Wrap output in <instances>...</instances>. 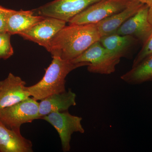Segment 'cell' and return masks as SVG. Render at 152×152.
Wrapping results in <instances>:
<instances>
[{"instance_id": "1", "label": "cell", "mask_w": 152, "mask_h": 152, "mask_svg": "<svg viewBox=\"0 0 152 152\" xmlns=\"http://www.w3.org/2000/svg\"><path fill=\"white\" fill-rule=\"evenodd\" d=\"M101 36L96 24L65 26L54 36L48 51L52 57L72 61L80 56Z\"/></svg>"}, {"instance_id": "2", "label": "cell", "mask_w": 152, "mask_h": 152, "mask_svg": "<svg viewBox=\"0 0 152 152\" xmlns=\"http://www.w3.org/2000/svg\"><path fill=\"white\" fill-rule=\"evenodd\" d=\"M53 58L42 80L36 84L27 87L30 96L36 100L66 91V78L68 74L77 68L89 65L87 63H74L59 57Z\"/></svg>"}, {"instance_id": "3", "label": "cell", "mask_w": 152, "mask_h": 152, "mask_svg": "<svg viewBox=\"0 0 152 152\" xmlns=\"http://www.w3.org/2000/svg\"><path fill=\"white\" fill-rule=\"evenodd\" d=\"M40 118L39 103L30 97L0 110V123L18 132H20L22 125Z\"/></svg>"}, {"instance_id": "4", "label": "cell", "mask_w": 152, "mask_h": 152, "mask_svg": "<svg viewBox=\"0 0 152 152\" xmlns=\"http://www.w3.org/2000/svg\"><path fill=\"white\" fill-rule=\"evenodd\" d=\"M120 60V58L105 48L99 41L71 62L88 63V70L90 72L107 75L115 71L116 66Z\"/></svg>"}, {"instance_id": "5", "label": "cell", "mask_w": 152, "mask_h": 152, "mask_svg": "<svg viewBox=\"0 0 152 152\" xmlns=\"http://www.w3.org/2000/svg\"><path fill=\"white\" fill-rule=\"evenodd\" d=\"M133 0H102L71 19L69 25L97 24L126 8Z\"/></svg>"}, {"instance_id": "6", "label": "cell", "mask_w": 152, "mask_h": 152, "mask_svg": "<svg viewBox=\"0 0 152 152\" xmlns=\"http://www.w3.org/2000/svg\"><path fill=\"white\" fill-rule=\"evenodd\" d=\"M41 119L48 122L56 130L61 139L63 151L64 152L70 151V142L73 134H83L85 132L81 124V117L71 115L68 111L51 113Z\"/></svg>"}, {"instance_id": "7", "label": "cell", "mask_w": 152, "mask_h": 152, "mask_svg": "<svg viewBox=\"0 0 152 152\" xmlns=\"http://www.w3.org/2000/svg\"><path fill=\"white\" fill-rule=\"evenodd\" d=\"M102 0H55L33 10L39 15L69 22L85 9Z\"/></svg>"}, {"instance_id": "8", "label": "cell", "mask_w": 152, "mask_h": 152, "mask_svg": "<svg viewBox=\"0 0 152 152\" xmlns=\"http://www.w3.org/2000/svg\"><path fill=\"white\" fill-rule=\"evenodd\" d=\"M66 22L53 17L45 16L28 30L20 34L24 39L32 41L48 50L54 36L65 26Z\"/></svg>"}, {"instance_id": "9", "label": "cell", "mask_w": 152, "mask_h": 152, "mask_svg": "<svg viewBox=\"0 0 152 152\" xmlns=\"http://www.w3.org/2000/svg\"><path fill=\"white\" fill-rule=\"evenodd\" d=\"M148 15V7L144 4L134 15L127 20L115 34L132 36L143 44L152 32V25L149 21Z\"/></svg>"}, {"instance_id": "10", "label": "cell", "mask_w": 152, "mask_h": 152, "mask_svg": "<svg viewBox=\"0 0 152 152\" xmlns=\"http://www.w3.org/2000/svg\"><path fill=\"white\" fill-rule=\"evenodd\" d=\"M0 91V110L13 105L31 96L26 83L18 76L10 73L2 81Z\"/></svg>"}, {"instance_id": "11", "label": "cell", "mask_w": 152, "mask_h": 152, "mask_svg": "<svg viewBox=\"0 0 152 152\" xmlns=\"http://www.w3.org/2000/svg\"><path fill=\"white\" fill-rule=\"evenodd\" d=\"M144 4L137 0H133L126 8L96 24L101 37L115 34L127 20L134 15Z\"/></svg>"}, {"instance_id": "12", "label": "cell", "mask_w": 152, "mask_h": 152, "mask_svg": "<svg viewBox=\"0 0 152 152\" xmlns=\"http://www.w3.org/2000/svg\"><path fill=\"white\" fill-rule=\"evenodd\" d=\"M76 95L69 89L68 91L54 94L43 99L39 103L40 119L55 112L68 111L72 106L76 105Z\"/></svg>"}, {"instance_id": "13", "label": "cell", "mask_w": 152, "mask_h": 152, "mask_svg": "<svg viewBox=\"0 0 152 152\" xmlns=\"http://www.w3.org/2000/svg\"><path fill=\"white\" fill-rule=\"evenodd\" d=\"M33 145L21 132L10 129L0 123V152H32Z\"/></svg>"}, {"instance_id": "14", "label": "cell", "mask_w": 152, "mask_h": 152, "mask_svg": "<svg viewBox=\"0 0 152 152\" xmlns=\"http://www.w3.org/2000/svg\"><path fill=\"white\" fill-rule=\"evenodd\" d=\"M34 11H15L9 12L7 21V31L10 34H18L28 30L43 19L44 16L34 15Z\"/></svg>"}, {"instance_id": "15", "label": "cell", "mask_w": 152, "mask_h": 152, "mask_svg": "<svg viewBox=\"0 0 152 152\" xmlns=\"http://www.w3.org/2000/svg\"><path fill=\"white\" fill-rule=\"evenodd\" d=\"M99 42L110 53L121 58L126 56L130 49L138 41L132 36L114 34L102 37Z\"/></svg>"}, {"instance_id": "16", "label": "cell", "mask_w": 152, "mask_h": 152, "mask_svg": "<svg viewBox=\"0 0 152 152\" xmlns=\"http://www.w3.org/2000/svg\"><path fill=\"white\" fill-rule=\"evenodd\" d=\"M121 78L125 83L133 85L152 81V56L132 67L121 76Z\"/></svg>"}, {"instance_id": "17", "label": "cell", "mask_w": 152, "mask_h": 152, "mask_svg": "<svg viewBox=\"0 0 152 152\" xmlns=\"http://www.w3.org/2000/svg\"><path fill=\"white\" fill-rule=\"evenodd\" d=\"M11 35L8 32L0 33V59H7L14 54L11 44Z\"/></svg>"}, {"instance_id": "18", "label": "cell", "mask_w": 152, "mask_h": 152, "mask_svg": "<svg viewBox=\"0 0 152 152\" xmlns=\"http://www.w3.org/2000/svg\"><path fill=\"white\" fill-rule=\"evenodd\" d=\"M152 56V32L149 37L143 44L141 50L133 61L132 67H134L148 57Z\"/></svg>"}, {"instance_id": "19", "label": "cell", "mask_w": 152, "mask_h": 152, "mask_svg": "<svg viewBox=\"0 0 152 152\" xmlns=\"http://www.w3.org/2000/svg\"><path fill=\"white\" fill-rule=\"evenodd\" d=\"M11 10L0 7V33L7 31V21Z\"/></svg>"}, {"instance_id": "20", "label": "cell", "mask_w": 152, "mask_h": 152, "mask_svg": "<svg viewBox=\"0 0 152 152\" xmlns=\"http://www.w3.org/2000/svg\"><path fill=\"white\" fill-rule=\"evenodd\" d=\"M2 85V81H0V91H1V88Z\"/></svg>"}, {"instance_id": "21", "label": "cell", "mask_w": 152, "mask_h": 152, "mask_svg": "<svg viewBox=\"0 0 152 152\" xmlns=\"http://www.w3.org/2000/svg\"><path fill=\"white\" fill-rule=\"evenodd\" d=\"M0 7H1V6H0Z\"/></svg>"}]
</instances>
